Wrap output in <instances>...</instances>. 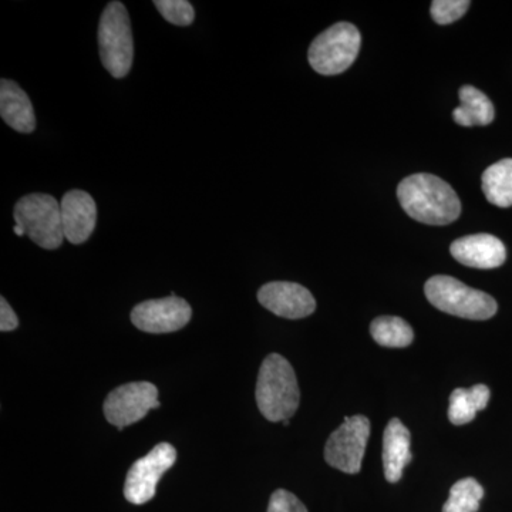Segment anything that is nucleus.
Masks as SVG:
<instances>
[{
  "label": "nucleus",
  "mask_w": 512,
  "mask_h": 512,
  "mask_svg": "<svg viewBox=\"0 0 512 512\" xmlns=\"http://www.w3.org/2000/svg\"><path fill=\"white\" fill-rule=\"evenodd\" d=\"M397 198L406 214L421 224L448 225L461 214L457 192L433 174L404 178L397 188Z\"/></svg>",
  "instance_id": "f257e3e1"
},
{
  "label": "nucleus",
  "mask_w": 512,
  "mask_h": 512,
  "mask_svg": "<svg viewBox=\"0 0 512 512\" xmlns=\"http://www.w3.org/2000/svg\"><path fill=\"white\" fill-rule=\"evenodd\" d=\"M259 412L269 421L291 420L301 402L298 379L284 356L272 353L259 369L255 392Z\"/></svg>",
  "instance_id": "f03ea898"
},
{
  "label": "nucleus",
  "mask_w": 512,
  "mask_h": 512,
  "mask_svg": "<svg viewBox=\"0 0 512 512\" xmlns=\"http://www.w3.org/2000/svg\"><path fill=\"white\" fill-rule=\"evenodd\" d=\"M424 293L434 308L458 318L487 320L498 311L493 296L470 288L451 276H433L426 282Z\"/></svg>",
  "instance_id": "7ed1b4c3"
},
{
  "label": "nucleus",
  "mask_w": 512,
  "mask_h": 512,
  "mask_svg": "<svg viewBox=\"0 0 512 512\" xmlns=\"http://www.w3.org/2000/svg\"><path fill=\"white\" fill-rule=\"evenodd\" d=\"M100 59L104 69L123 79L133 66L134 43L130 16L121 2H111L104 9L99 25Z\"/></svg>",
  "instance_id": "20e7f679"
},
{
  "label": "nucleus",
  "mask_w": 512,
  "mask_h": 512,
  "mask_svg": "<svg viewBox=\"0 0 512 512\" xmlns=\"http://www.w3.org/2000/svg\"><path fill=\"white\" fill-rule=\"evenodd\" d=\"M16 225L40 248L57 249L63 244L62 207L52 195L29 194L20 198L13 211Z\"/></svg>",
  "instance_id": "39448f33"
},
{
  "label": "nucleus",
  "mask_w": 512,
  "mask_h": 512,
  "mask_svg": "<svg viewBox=\"0 0 512 512\" xmlns=\"http://www.w3.org/2000/svg\"><path fill=\"white\" fill-rule=\"evenodd\" d=\"M360 46L362 36L355 25L336 23L313 40L308 52L309 64L322 76H336L355 63Z\"/></svg>",
  "instance_id": "423d86ee"
},
{
  "label": "nucleus",
  "mask_w": 512,
  "mask_h": 512,
  "mask_svg": "<svg viewBox=\"0 0 512 512\" xmlns=\"http://www.w3.org/2000/svg\"><path fill=\"white\" fill-rule=\"evenodd\" d=\"M370 436V421L365 416L346 417L342 426L330 434L325 446V460L330 467L346 474H357L362 470L367 441Z\"/></svg>",
  "instance_id": "0eeeda50"
},
{
  "label": "nucleus",
  "mask_w": 512,
  "mask_h": 512,
  "mask_svg": "<svg viewBox=\"0 0 512 512\" xmlns=\"http://www.w3.org/2000/svg\"><path fill=\"white\" fill-rule=\"evenodd\" d=\"M177 451L168 443L154 447L146 457L140 458L128 470L124 497L128 503L143 505L153 500L158 481L174 466Z\"/></svg>",
  "instance_id": "6e6552de"
},
{
  "label": "nucleus",
  "mask_w": 512,
  "mask_h": 512,
  "mask_svg": "<svg viewBox=\"0 0 512 512\" xmlns=\"http://www.w3.org/2000/svg\"><path fill=\"white\" fill-rule=\"evenodd\" d=\"M158 390L153 383H127L117 387L104 402V414L117 429L131 426L143 420L150 410L158 409Z\"/></svg>",
  "instance_id": "1a4fd4ad"
},
{
  "label": "nucleus",
  "mask_w": 512,
  "mask_h": 512,
  "mask_svg": "<svg viewBox=\"0 0 512 512\" xmlns=\"http://www.w3.org/2000/svg\"><path fill=\"white\" fill-rule=\"evenodd\" d=\"M192 316L190 303L171 295L138 303L131 311V322L147 333H171L188 325Z\"/></svg>",
  "instance_id": "9d476101"
},
{
  "label": "nucleus",
  "mask_w": 512,
  "mask_h": 512,
  "mask_svg": "<svg viewBox=\"0 0 512 512\" xmlns=\"http://www.w3.org/2000/svg\"><path fill=\"white\" fill-rule=\"evenodd\" d=\"M258 301L269 312L286 319L308 318L316 311L312 293L295 282H269L259 289Z\"/></svg>",
  "instance_id": "9b49d317"
},
{
  "label": "nucleus",
  "mask_w": 512,
  "mask_h": 512,
  "mask_svg": "<svg viewBox=\"0 0 512 512\" xmlns=\"http://www.w3.org/2000/svg\"><path fill=\"white\" fill-rule=\"evenodd\" d=\"M64 237L70 244L80 245L92 237L97 222V207L92 195L82 190L64 194L62 202Z\"/></svg>",
  "instance_id": "f8f14e48"
},
{
  "label": "nucleus",
  "mask_w": 512,
  "mask_h": 512,
  "mask_svg": "<svg viewBox=\"0 0 512 512\" xmlns=\"http://www.w3.org/2000/svg\"><path fill=\"white\" fill-rule=\"evenodd\" d=\"M450 252L461 265L476 269L498 268L507 259V249L503 242L490 234L468 235L456 239L451 244Z\"/></svg>",
  "instance_id": "ddd939ff"
},
{
  "label": "nucleus",
  "mask_w": 512,
  "mask_h": 512,
  "mask_svg": "<svg viewBox=\"0 0 512 512\" xmlns=\"http://www.w3.org/2000/svg\"><path fill=\"white\" fill-rule=\"evenodd\" d=\"M410 431L399 419L387 424L383 436V467L384 476L389 483H399L403 470L412 461L410 451Z\"/></svg>",
  "instance_id": "4468645a"
},
{
  "label": "nucleus",
  "mask_w": 512,
  "mask_h": 512,
  "mask_svg": "<svg viewBox=\"0 0 512 512\" xmlns=\"http://www.w3.org/2000/svg\"><path fill=\"white\" fill-rule=\"evenodd\" d=\"M0 116L19 133L30 134L36 128L35 110L28 94L12 80L0 82Z\"/></svg>",
  "instance_id": "2eb2a0df"
},
{
  "label": "nucleus",
  "mask_w": 512,
  "mask_h": 512,
  "mask_svg": "<svg viewBox=\"0 0 512 512\" xmlns=\"http://www.w3.org/2000/svg\"><path fill=\"white\" fill-rule=\"evenodd\" d=\"M461 104L453 111L454 121L463 127L488 126L495 117L494 104L481 90L463 86L458 92Z\"/></svg>",
  "instance_id": "dca6fc26"
},
{
  "label": "nucleus",
  "mask_w": 512,
  "mask_h": 512,
  "mask_svg": "<svg viewBox=\"0 0 512 512\" xmlns=\"http://www.w3.org/2000/svg\"><path fill=\"white\" fill-rule=\"evenodd\" d=\"M490 402V389L485 384H477L471 389H456L450 394L448 420L454 426H463L476 419L477 413Z\"/></svg>",
  "instance_id": "f3484780"
},
{
  "label": "nucleus",
  "mask_w": 512,
  "mask_h": 512,
  "mask_svg": "<svg viewBox=\"0 0 512 512\" xmlns=\"http://www.w3.org/2000/svg\"><path fill=\"white\" fill-rule=\"evenodd\" d=\"M483 192L491 204L512 207V158H504L484 171Z\"/></svg>",
  "instance_id": "a211bd4d"
},
{
  "label": "nucleus",
  "mask_w": 512,
  "mask_h": 512,
  "mask_svg": "<svg viewBox=\"0 0 512 512\" xmlns=\"http://www.w3.org/2000/svg\"><path fill=\"white\" fill-rule=\"evenodd\" d=\"M370 333L376 343L384 348H407L412 345L414 333L412 326L397 316H380L370 325Z\"/></svg>",
  "instance_id": "6ab92c4d"
},
{
  "label": "nucleus",
  "mask_w": 512,
  "mask_h": 512,
  "mask_svg": "<svg viewBox=\"0 0 512 512\" xmlns=\"http://www.w3.org/2000/svg\"><path fill=\"white\" fill-rule=\"evenodd\" d=\"M483 497L484 488L477 480L463 478L451 487L443 512H477Z\"/></svg>",
  "instance_id": "aec40b11"
},
{
  "label": "nucleus",
  "mask_w": 512,
  "mask_h": 512,
  "mask_svg": "<svg viewBox=\"0 0 512 512\" xmlns=\"http://www.w3.org/2000/svg\"><path fill=\"white\" fill-rule=\"evenodd\" d=\"M154 6L167 22L175 26H190L195 19L194 8L187 0H156Z\"/></svg>",
  "instance_id": "412c9836"
},
{
  "label": "nucleus",
  "mask_w": 512,
  "mask_h": 512,
  "mask_svg": "<svg viewBox=\"0 0 512 512\" xmlns=\"http://www.w3.org/2000/svg\"><path fill=\"white\" fill-rule=\"evenodd\" d=\"M470 5L468 0H434L430 8L431 18L439 25H450L463 18Z\"/></svg>",
  "instance_id": "4be33fe9"
},
{
  "label": "nucleus",
  "mask_w": 512,
  "mask_h": 512,
  "mask_svg": "<svg viewBox=\"0 0 512 512\" xmlns=\"http://www.w3.org/2000/svg\"><path fill=\"white\" fill-rule=\"evenodd\" d=\"M266 512H308V510L296 495L286 490H276L272 494Z\"/></svg>",
  "instance_id": "5701e85b"
},
{
  "label": "nucleus",
  "mask_w": 512,
  "mask_h": 512,
  "mask_svg": "<svg viewBox=\"0 0 512 512\" xmlns=\"http://www.w3.org/2000/svg\"><path fill=\"white\" fill-rule=\"evenodd\" d=\"M19 326V319L15 311L10 308L5 298L0 299V330L2 332H12Z\"/></svg>",
  "instance_id": "b1692460"
},
{
  "label": "nucleus",
  "mask_w": 512,
  "mask_h": 512,
  "mask_svg": "<svg viewBox=\"0 0 512 512\" xmlns=\"http://www.w3.org/2000/svg\"><path fill=\"white\" fill-rule=\"evenodd\" d=\"M13 231H15V234L18 235V237H23L25 234V231H23L22 228L19 227V225H15V228H13Z\"/></svg>",
  "instance_id": "393cba45"
}]
</instances>
